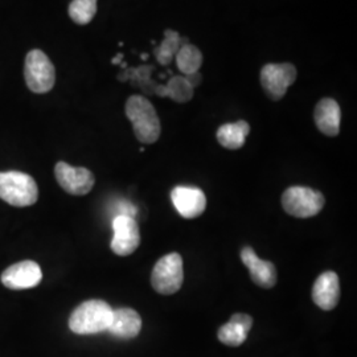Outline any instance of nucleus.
Instances as JSON below:
<instances>
[{"instance_id": "7", "label": "nucleus", "mask_w": 357, "mask_h": 357, "mask_svg": "<svg viewBox=\"0 0 357 357\" xmlns=\"http://www.w3.org/2000/svg\"><path fill=\"white\" fill-rule=\"evenodd\" d=\"M296 79V68L290 63L265 65L261 70V84L268 97L280 101Z\"/></svg>"}, {"instance_id": "5", "label": "nucleus", "mask_w": 357, "mask_h": 357, "mask_svg": "<svg viewBox=\"0 0 357 357\" xmlns=\"http://www.w3.org/2000/svg\"><path fill=\"white\" fill-rule=\"evenodd\" d=\"M184 282L183 258L178 253L162 257L151 273V284L156 293L172 295L178 293Z\"/></svg>"}, {"instance_id": "24", "label": "nucleus", "mask_w": 357, "mask_h": 357, "mask_svg": "<svg viewBox=\"0 0 357 357\" xmlns=\"http://www.w3.org/2000/svg\"><path fill=\"white\" fill-rule=\"evenodd\" d=\"M122 59H123V54H122V53H118V54L115 56L114 59H113V61H112V63L114 65H118L121 61H122Z\"/></svg>"}, {"instance_id": "19", "label": "nucleus", "mask_w": 357, "mask_h": 357, "mask_svg": "<svg viewBox=\"0 0 357 357\" xmlns=\"http://www.w3.org/2000/svg\"><path fill=\"white\" fill-rule=\"evenodd\" d=\"M175 59H176L178 70L183 73L181 76H190L199 72L200 66L203 64L202 52L192 44L180 47Z\"/></svg>"}, {"instance_id": "9", "label": "nucleus", "mask_w": 357, "mask_h": 357, "mask_svg": "<svg viewBox=\"0 0 357 357\" xmlns=\"http://www.w3.org/2000/svg\"><path fill=\"white\" fill-rule=\"evenodd\" d=\"M114 236L112 240V250L121 257L132 255L141 245L139 227L134 217L116 216L113 221Z\"/></svg>"}, {"instance_id": "2", "label": "nucleus", "mask_w": 357, "mask_h": 357, "mask_svg": "<svg viewBox=\"0 0 357 357\" xmlns=\"http://www.w3.org/2000/svg\"><path fill=\"white\" fill-rule=\"evenodd\" d=\"M126 115L132 123L138 141L151 144L160 137V121L156 110L147 98L142 96H131L126 102Z\"/></svg>"}, {"instance_id": "8", "label": "nucleus", "mask_w": 357, "mask_h": 357, "mask_svg": "<svg viewBox=\"0 0 357 357\" xmlns=\"http://www.w3.org/2000/svg\"><path fill=\"white\" fill-rule=\"evenodd\" d=\"M54 176L65 192L75 196L88 195L94 187V181H96L94 175L88 168L69 166L65 162H59L56 165Z\"/></svg>"}, {"instance_id": "25", "label": "nucleus", "mask_w": 357, "mask_h": 357, "mask_svg": "<svg viewBox=\"0 0 357 357\" xmlns=\"http://www.w3.org/2000/svg\"><path fill=\"white\" fill-rule=\"evenodd\" d=\"M147 57H149L147 54H142V59H143V60H147Z\"/></svg>"}, {"instance_id": "17", "label": "nucleus", "mask_w": 357, "mask_h": 357, "mask_svg": "<svg viewBox=\"0 0 357 357\" xmlns=\"http://www.w3.org/2000/svg\"><path fill=\"white\" fill-rule=\"evenodd\" d=\"M249 132L250 126L245 121L225 123L217 130V141L228 150H238L245 144Z\"/></svg>"}, {"instance_id": "23", "label": "nucleus", "mask_w": 357, "mask_h": 357, "mask_svg": "<svg viewBox=\"0 0 357 357\" xmlns=\"http://www.w3.org/2000/svg\"><path fill=\"white\" fill-rule=\"evenodd\" d=\"M184 77L188 79V82L191 84V86L193 89L202 84V75H200L199 72H196V73H193V75H190V76Z\"/></svg>"}, {"instance_id": "13", "label": "nucleus", "mask_w": 357, "mask_h": 357, "mask_svg": "<svg viewBox=\"0 0 357 357\" xmlns=\"http://www.w3.org/2000/svg\"><path fill=\"white\" fill-rule=\"evenodd\" d=\"M340 298V283L339 277L333 271H326L317 278L312 287V301L317 306L331 311L339 303Z\"/></svg>"}, {"instance_id": "1", "label": "nucleus", "mask_w": 357, "mask_h": 357, "mask_svg": "<svg viewBox=\"0 0 357 357\" xmlns=\"http://www.w3.org/2000/svg\"><path fill=\"white\" fill-rule=\"evenodd\" d=\"M113 308L101 299H91L75 308L69 318V328L77 335H93L107 331Z\"/></svg>"}, {"instance_id": "16", "label": "nucleus", "mask_w": 357, "mask_h": 357, "mask_svg": "<svg viewBox=\"0 0 357 357\" xmlns=\"http://www.w3.org/2000/svg\"><path fill=\"white\" fill-rule=\"evenodd\" d=\"M253 318L246 314H234L227 324L220 327L217 337L222 344L238 347L243 344L252 330Z\"/></svg>"}, {"instance_id": "20", "label": "nucleus", "mask_w": 357, "mask_h": 357, "mask_svg": "<svg viewBox=\"0 0 357 357\" xmlns=\"http://www.w3.org/2000/svg\"><path fill=\"white\" fill-rule=\"evenodd\" d=\"M153 66L149 65H142L141 68H130L128 70L122 72L121 75H118L119 81H130L134 86L141 88L144 93H153L155 94V88L156 85H153V81L150 79Z\"/></svg>"}, {"instance_id": "12", "label": "nucleus", "mask_w": 357, "mask_h": 357, "mask_svg": "<svg viewBox=\"0 0 357 357\" xmlns=\"http://www.w3.org/2000/svg\"><path fill=\"white\" fill-rule=\"evenodd\" d=\"M241 259L243 265L249 268L250 277L257 286L262 289H271L275 286L278 274L273 262L261 259L250 246L243 248Z\"/></svg>"}, {"instance_id": "15", "label": "nucleus", "mask_w": 357, "mask_h": 357, "mask_svg": "<svg viewBox=\"0 0 357 357\" xmlns=\"http://www.w3.org/2000/svg\"><path fill=\"white\" fill-rule=\"evenodd\" d=\"M315 123L327 137H336L340 131V121H342V112L340 106L332 98H323L320 100L315 107Z\"/></svg>"}, {"instance_id": "18", "label": "nucleus", "mask_w": 357, "mask_h": 357, "mask_svg": "<svg viewBox=\"0 0 357 357\" xmlns=\"http://www.w3.org/2000/svg\"><path fill=\"white\" fill-rule=\"evenodd\" d=\"M155 94L165 98L168 97L175 102L184 103L191 101L193 88L184 76H172L167 85H156Z\"/></svg>"}, {"instance_id": "6", "label": "nucleus", "mask_w": 357, "mask_h": 357, "mask_svg": "<svg viewBox=\"0 0 357 357\" xmlns=\"http://www.w3.org/2000/svg\"><path fill=\"white\" fill-rule=\"evenodd\" d=\"M324 196L307 187H290L282 195V206L286 213L298 218L317 216L324 206Z\"/></svg>"}, {"instance_id": "21", "label": "nucleus", "mask_w": 357, "mask_h": 357, "mask_svg": "<svg viewBox=\"0 0 357 357\" xmlns=\"http://www.w3.org/2000/svg\"><path fill=\"white\" fill-rule=\"evenodd\" d=\"M180 35L174 29H167L165 32V40L160 43L159 47L153 50V54L158 63L162 65H168L172 59L176 56L180 50Z\"/></svg>"}, {"instance_id": "4", "label": "nucleus", "mask_w": 357, "mask_h": 357, "mask_svg": "<svg viewBox=\"0 0 357 357\" xmlns=\"http://www.w3.org/2000/svg\"><path fill=\"white\" fill-rule=\"evenodd\" d=\"M26 86L32 93L44 94L53 89L56 70L50 57L40 50L28 52L24 65Z\"/></svg>"}, {"instance_id": "22", "label": "nucleus", "mask_w": 357, "mask_h": 357, "mask_svg": "<svg viewBox=\"0 0 357 357\" xmlns=\"http://www.w3.org/2000/svg\"><path fill=\"white\" fill-rule=\"evenodd\" d=\"M69 16L79 26L89 24L97 13V0H73L69 4Z\"/></svg>"}, {"instance_id": "14", "label": "nucleus", "mask_w": 357, "mask_h": 357, "mask_svg": "<svg viewBox=\"0 0 357 357\" xmlns=\"http://www.w3.org/2000/svg\"><path fill=\"white\" fill-rule=\"evenodd\" d=\"M142 330L141 315L128 307L113 310V318L107 331L121 339H134Z\"/></svg>"}, {"instance_id": "3", "label": "nucleus", "mask_w": 357, "mask_h": 357, "mask_svg": "<svg viewBox=\"0 0 357 357\" xmlns=\"http://www.w3.org/2000/svg\"><path fill=\"white\" fill-rule=\"evenodd\" d=\"M0 199L13 206L33 205L38 199V184L24 172H0Z\"/></svg>"}, {"instance_id": "11", "label": "nucleus", "mask_w": 357, "mask_h": 357, "mask_svg": "<svg viewBox=\"0 0 357 357\" xmlns=\"http://www.w3.org/2000/svg\"><path fill=\"white\" fill-rule=\"evenodd\" d=\"M171 200L178 215L184 218H196L204 213L206 197L204 192L192 187H175L171 191Z\"/></svg>"}, {"instance_id": "10", "label": "nucleus", "mask_w": 357, "mask_h": 357, "mask_svg": "<svg viewBox=\"0 0 357 357\" xmlns=\"http://www.w3.org/2000/svg\"><path fill=\"white\" fill-rule=\"evenodd\" d=\"M43 280L41 268L33 261H22L6 268L1 274V283L11 290H26L36 287Z\"/></svg>"}]
</instances>
